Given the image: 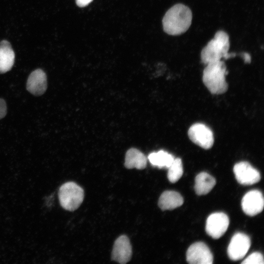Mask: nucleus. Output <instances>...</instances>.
I'll return each mask as SVG.
<instances>
[{"label": "nucleus", "mask_w": 264, "mask_h": 264, "mask_svg": "<svg viewBox=\"0 0 264 264\" xmlns=\"http://www.w3.org/2000/svg\"><path fill=\"white\" fill-rule=\"evenodd\" d=\"M192 21L191 9L183 4H176L166 12L163 18V30L170 35H180L187 31Z\"/></svg>", "instance_id": "1"}, {"label": "nucleus", "mask_w": 264, "mask_h": 264, "mask_svg": "<svg viewBox=\"0 0 264 264\" xmlns=\"http://www.w3.org/2000/svg\"><path fill=\"white\" fill-rule=\"evenodd\" d=\"M229 37L226 32L219 30L215 34L214 39L210 40L201 51V62L207 65L220 61L223 58L227 59L234 57L235 53L229 54Z\"/></svg>", "instance_id": "2"}, {"label": "nucleus", "mask_w": 264, "mask_h": 264, "mask_svg": "<svg viewBox=\"0 0 264 264\" xmlns=\"http://www.w3.org/2000/svg\"><path fill=\"white\" fill-rule=\"evenodd\" d=\"M226 66L222 61L209 63L203 70L202 81L208 90L213 94H221L228 89L225 76Z\"/></svg>", "instance_id": "3"}, {"label": "nucleus", "mask_w": 264, "mask_h": 264, "mask_svg": "<svg viewBox=\"0 0 264 264\" xmlns=\"http://www.w3.org/2000/svg\"><path fill=\"white\" fill-rule=\"evenodd\" d=\"M58 197L61 206L65 209L73 211L82 203L84 198L83 189L73 182H67L60 188Z\"/></svg>", "instance_id": "4"}, {"label": "nucleus", "mask_w": 264, "mask_h": 264, "mask_svg": "<svg viewBox=\"0 0 264 264\" xmlns=\"http://www.w3.org/2000/svg\"><path fill=\"white\" fill-rule=\"evenodd\" d=\"M190 139L204 149H210L214 141L212 131L205 125L196 123L192 125L188 132Z\"/></svg>", "instance_id": "5"}, {"label": "nucleus", "mask_w": 264, "mask_h": 264, "mask_svg": "<svg viewBox=\"0 0 264 264\" xmlns=\"http://www.w3.org/2000/svg\"><path fill=\"white\" fill-rule=\"evenodd\" d=\"M229 224V220L227 215L222 212L214 213L208 217L205 230L209 236L217 239L225 233Z\"/></svg>", "instance_id": "6"}, {"label": "nucleus", "mask_w": 264, "mask_h": 264, "mask_svg": "<svg viewBox=\"0 0 264 264\" xmlns=\"http://www.w3.org/2000/svg\"><path fill=\"white\" fill-rule=\"evenodd\" d=\"M251 245L249 237L245 234L238 233L231 238L227 248L229 258L233 261L242 259Z\"/></svg>", "instance_id": "7"}, {"label": "nucleus", "mask_w": 264, "mask_h": 264, "mask_svg": "<svg viewBox=\"0 0 264 264\" xmlns=\"http://www.w3.org/2000/svg\"><path fill=\"white\" fill-rule=\"evenodd\" d=\"M186 260L191 264H211L213 255L206 244L197 242L188 248L186 253Z\"/></svg>", "instance_id": "8"}, {"label": "nucleus", "mask_w": 264, "mask_h": 264, "mask_svg": "<svg viewBox=\"0 0 264 264\" xmlns=\"http://www.w3.org/2000/svg\"><path fill=\"white\" fill-rule=\"evenodd\" d=\"M233 171L238 182L242 185L254 184L261 179L260 173L247 162L236 164Z\"/></svg>", "instance_id": "9"}, {"label": "nucleus", "mask_w": 264, "mask_h": 264, "mask_svg": "<svg viewBox=\"0 0 264 264\" xmlns=\"http://www.w3.org/2000/svg\"><path fill=\"white\" fill-rule=\"evenodd\" d=\"M242 207L243 212L250 216L261 213L264 208V198L262 193L257 190L247 192L242 199Z\"/></svg>", "instance_id": "10"}, {"label": "nucleus", "mask_w": 264, "mask_h": 264, "mask_svg": "<svg viewBox=\"0 0 264 264\" xmlns=\"http://www.w3.org/2000/svg\"><path fill=\"white\" fill-rule=\"evenodd\" d=\"M132 255V246L125 235L119 237L115 241L111 253L112 260L121 264L128 263Z\"/></svg>", "instance_id": "11"}, {"label": "nucleus", "mask_w": 264, "mask_h": 264, "mask_svg": "<svg viewBox=\"0 0 264 264\" xmlns=\"http://www.w3.org/2000/svg\"><path fill=\"white\" fill-rule=\"evenodd\" d=\"M47 88V78L45 72L41 69L33 71L29 76L26 89L31 94L40 96L43 94Z\"/></svg>", "instance_id": "12"}, {"label": "nucleus", "mask_w": 264, "mask_h": 264, "mask_svg": "<svg viewBox=\"0 0 264 264\" xmlns=\"http://www.w3.org/2000/svg\"><path fill=\"white\" fill-rule=\"evenodd\" d=\"M15 60V53L10 44L3 40L0 43V73L9 71Z\"/></svg>", "instance_id": "13"}, {"label": "nucleus", "mask_w": 264, "mask_h": 264, "mask_svg": "<svg viewBox=\"0 0 264 264\" xmlns=\"http://www.w3.org/2000/svg\"><path fill=\"white\" fill-rule=\"evenodd\" d=\"M183 203V198L179 193L166 191L162 193L158 200V206L162 210H172Z\"/></svg>", "instance_id": "14"}, {"label": "nucleus", "mask_w": 264, "mask_h": 264, "mask_svg": "<svg viewBox=\"0 0 264 264\" xmlns=\"http://www.w3.org/2000/svg\"><path fill=\"white\" fill-rule=\"evenodd\" d=\"M147 158L139 150L131 148L125 155L124 165L128 169H143L146 167Z\"/></svg>", "instance_id": "15"}, {"label": "nucleus", "mask_w": 264, "mask_h": 264, "mask_svg": "<svg viewBox=\"0 0 264 264\" xmlns=\"http://www.w3.org/2000/svg\"><path fill=\"white\" fill-rule=\"evenodd\" d=\"M216 183L212 176L205 172L200 173L195 178V192L198 195H206L212 189Z\"/></svg>", "instance_id": "16"}, {"label": "nucleus", "mask_w": 264, "mask_h": 264, "mask_svg": "<svg viewBox=\"0 0 264 264\" xmlns=\"http://www.w3.org/2000/svg\"><path fill=\"white\" fill-rule=\"evenodd\" d=\"M148 158L153 166L159 168H168L175 159L173 155L163 150L152 153L148 155Z\"/></svg>", "instance_id": "17"}, {"label": "nucleus", "mask_w": 264, "mask_h": 264, "mask_svg": "<svg viewBox=\"0 0 264 264\" xmlns=\"http://www.w3.org/2000/svg\"><path fill=\"white\" fill-rule=\"evenodd\" d=\"M168 169L167 177L169 180L172 183L176 182L180 179L183 173L181 159L179 158H175Z\"/></svg>", "instance_id": "18"}, {"label": "nucleus", "mask_w": 264, "mask_h": 264, "mask_svg": "<svg viewBox=\"0 0 264 264\" xmlns=\"http://www.w3.org/2000/svg\"><path fill=\"white\" fill-rule=\"evenodd\" d=\"M243 264H263L264 258L262 254L259 252H254L249 255L242 262Z\"/></svg>", "instance_id": "19"}, {"label": "nucleus", "mask_w": 264, "mask_h": 264, "mask_svg": "<svg viewBox=\"0 0 264 264\" xmlns=\"http://www.w3.org/2000/svg\"><path fill=\"white\" fill-rule=\"evenodd\" d=\"M7 108L5 101L0 99V119L3 118L6 114Z\"/></svg>", "instance_id": "20"}, {"label": "nucleus", "mask_w": 264, "mask_h": 264, "mask_svg": "<svg viewBox=\"0 0 264 264\" xmlns=\"http://www.w3.org/2000/svg\"><path fill=\"white\" fill-rule=\"evenodd\" d=\"M93 0H76V3L79 7H83L89 4Z\"/></svg>", "instance_id": "21"}, {"label": "nucleus", "mask_w": 264, "mask_h": 264, "mask_svg": "<svg viewBox=\"0 0 264 264\" xmlns=\"http://www.w3.org/2000/svg\"><path fill=\"white\" fill-rule=\"evenodd\" d=\"M241 56L243 58L244 63H250L251 62V56L249 53L243 52L241 54Z\"/></svg>", "instance_id": "22"}]
</instances>
